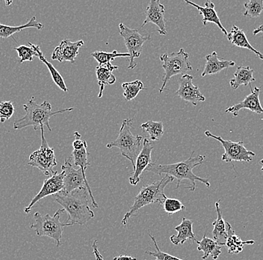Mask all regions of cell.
I'll return each instance as SVG.
<instances>
[{
  "label": "cell",
  "mask_w": 263,
  "mask_h": 260,
  "mask_svg": "<svg viewBox=\"0 0 263 260\" xmlns=\"http://www.w3.org/2000/svg\"><path fill=\"white\" fill-rule=\"evenodd\" d=\"M195 151H192V155L185 161H181V162L175 163V164H157V163L152 162L146 170L149 172H154L156 175L162 177V174L169 176L177 179V184L176 189L180 187L181 182L183 180L190 181L191 186L187 187L190 192H194L196 189V182H202L207 187H210V179H203L200 177H197L193 172L194 168L197 166L201 165L205 159L204 155H197L193 157Z\"/></svg>",
  "instance_id": "6da1fadb"
},
{
  "label": "cell",
  "mask_w": 263,
  "mask_h": 260,
  "mask_svg": "<svg viewBox=\"0 0 263 260\" xmlns=\"http://www.w3.org/2000/svg\"><path fill=\"white\" fill-rule=\"evenodd\" d=\"M54 197L68 215L65 223L67 226L85 224L95 218V213L89 207L90 197L86 187L77 189L69 194L62 192Z\"/></svg>",
  "instance_id": "7a4b0ae2"
},
{
  "label": "cell",
  "mask_w": 263,
  "mask_h": 260,
  "mask_svg": "<svg viewBox=\"0 0 263 260\" xmlns=\"http://www.w3.org/2000/svg\"><path fill=\"white\" fill-rule=\"evenodd\" d=\"M174 178L165 175L161 178L160 180L143 186L139 193L135 197L133 205L123 216L121 225H126L128 220L132 217L136 216L139 211L143 207L154 203L163 205L164 200L167 198L164 194V188L169 183L174 182Z\"/></svg>",
  "instance_id": "3957f363"
},
{
  "label": "cell",
  "mask_w": 263,
  "mask_h": 260,
  "mask_svg": "<svg viewBox=\"0 0 263 260\" xmlns=\"http://www.w3.org/2000/svg\"><path fill=\"white\" fill-rule=\"evenodd\" d=\"M24 108L26 112L24 117L14 122V128L15 130H21L26 127L32 126L34 131H37L39 127L41 128V126H47L49 131H52V128L49 126V119L52 116L59 113H64L73 110V108H70L52 111V105L49 102L45 101L39 105L34 101V98L29 100L26 105H24Z\"/></svg>",
  "instance_id": "277c9868"
},
{
  "label": "cell",
  "mask_w": 263,
  "mask_h": 260,
  "mask_svg": "<svg viewBox=\"0 0 263 260\" xmlns=\"http://www.w3.org/2000/svg\"><path fill=\"white\" fill-rule=\"evenodd\" d=\"M133 118H126L122 123L119 134L113 142L108 143L106 148L116 147L120 149L123 157L130 161L133 169L136 167V161L141 151L143 137L140 135L134 136L131 132Z\"/></svg>",
  "instance_id": "5b68a950"
},
{
  "label": "cell",
  "mask_w": 263,
  "mask_h": 260,
  "mask_svg": "<svg viewBox=\"0 0 263 260\" xmlns=\"http://www.w3.org/2000/svg\"><path fill=\"white\" fill-rule=\"evenodd\" d=\"M65 212L64 210H57L53 216L49 214L42 215L36 212L34 215V222L31 225V229L34 230L39 236H47L53 239L59 248L62 245L64 227H68L65 223L60 221L61 215Z\"/></svg>",
  "instance_id": "8992f818"
},
{
  "label": "cell",
  "mask_w": 263,
  "mask_h": 260,
  "mask_svg": "<svg viewBox=\"0 0 263 260\" xmlns=\"http://www.w3.org/2000/svg\"><path fill=\"white\" fill-rule=\"evenodd\" d=\"M189 59V54L183 48H181L177 53L164 54L161 56L160 60L163 62L162 67H163L164 73L163 83L159 90V93H163L167 82L172 77L186 75L187 72L192 70V64Z\"/></svg>",
  "instance_id": "52a82bcc"
},
{
  "label": "cell",
  "mask_w": 263,
  "mask_h": 260,
  "mask_svg": "<svg viewBox=\"0 0 263 260\" xmlns=\"http://www.w3.org/2000/svg\"><path fill=\"white\" fill-rule=\"evenodd\" d=\"M41 144L39 150L34 151L29 156L28 164L37 167L46 176L52 177L57 171L53 168L57 165V160L53 148L49 147L44 136V126H41Z\"/></svg>",
  "instance_id": "ba28073f"
},
{
  "label": "cell",
  "mask_w": 263,
  "mask_h": 260,
  "mask_svg": "<svg viewBox=\"0 0 263 260\" xmlns=\"http://www.w3.org/2000/svg\"><path fill=\"white\" fill-rule=\"evenodd\" d=\"M71 157L66 159L65 164L62 166L64 172V193H71L77 189L86 187L89 194L91 205L93 208H98V202L95 200L86 177L84 176L81 168L77 169L71 163Z\"/></svg>",
  "instance_id": "9c48e42d"
},
{
  "label": "cell",
  "mask_w": 263,
  "mask_h": 260,
  "mask_svg": "<svg viewBox=\"0 0 263 260\" xmlns=\"http://www.w3.org/2000/svg\"><path fill=\"white\" fill-rule=\"evenodd\" d=\"M205 135L207 137L213 138L221 143V146L224 149V153L222 155L221 160L224 162L231 163L233 161H238V162L249 163L252 161L256 156L254 151L246 149L242 141L233 142L231 141H226L221 136H215L209 131H205Z\"/></svg>",
  "instance_id": "30bf717a"
},
{
  "label": "cell",
  "mask_w": 263,
  "mask_h": 260,
  "mask_svg": "<svg viewBox=\"0 0 263 260\" xmlns=\"http://www.w3.org/2000/svg\"><path fill=\"white\" fill-rule=\"evenodd\" d=\"M120 34L124 40L125 45L129 54V69H133L137 64L135 59L139 58L143 50L144 43L151 39L149 36H141L138 29H133L121 23L119 24Z\"/></svg>",
  "instance_id": "8fae6325"
},
{
  "label": "cell",
  "mask_w": 263,
  "mask_h": 260,
  "mask_svg": "<svg viewBox=\"0 0 263 260\" xmlns=\"http://www.w3.org/2000/svg\"><path fill=\"white\" fill-rule=\"evenodd\" d=\"M64 190V172L58 174L55 172L52 177L46 179L43 184L40 192L32 199L30 204L26 207L24 210L25 213L28 214L31 212L34 205L42 199L50 195H55Z\"/></svg>",
  "instance_id": "7c38bea8"
},
{
  "label": "cell",
  "mask_w": 263,
  "mask_h": 260,
  "mask_svg": "<svg viewBox=\"0 0 263 260\" xmlns=\"http://www.w3.org/2000/svg\"><path fill=\"white\" fill-rule=\"evenodd\" d=\"M193 76L188 74L182 75L179 80V89L175 94L184 101L196 106L200 102L205 101V98L199 87L193 83Z\"/></svg>",
  "instance_id": "4fadbf2b"
},
{
  "label": "cell",
  "mask_w": 263,
  "mask_h": 260,
  "mask_svg": "<svg viewBox=\"0 0 263 260\" xmlns=\"http://www.w3.org/2000/svg\"><path fill=\"white\" fill-rule=\"evenodd\" d=\"M164 13H165V9L164 5H162L159 0H151L145 10L146 18L141 27H144L149 23H152L157 26L159 29L158 32L159 34L166 36L167 31H166Z\"/></svg>",
  "instance_id": "5bb4252c"
},
{
  "label": "cell",
  "mask_w": 263,
  "mask_h": 260,
  "mask_svg": "<svg viewBox=\"0 0 263 260\" xmlns=\"http://www.w3.org/2000/svg\"><path fill=\"white\" fill-rule=\"evenodd\" d=\"M154 150V146L151 145L147 138H144L142 144V149L140 151L139 156L136 161V167L133 176L129 178V184L133 186H136L140 182V177L148 166L152 163L151 154Z\"/></svg>",
  "instance_id": "9a60e30c"
},
{
  "label": "cell",
  "mask_w": 263,
  "mask_h": 260,
  "mask_svg": "<svg viewBox=\"0 0 263 260\" xmlns=\"http://www.w3.org/2000/svg\"><path fill=\"white\" fill-rule=\"evenodd\" d=\"M85 44L84 41L72 42L70 41H62L52 52L51 59L60 62H70L74 63L79 54V50Z\"/></svg>",
  "instance_id": "2e32d148"
},
{
  "label": "cell",
  "mask_w": 263,
  "mask_h": 260,
  "mask_svg": "<svg viewBox=\"0 0 263 260\" xmlns=\"http://www.w3.org/2000/svg\"><path fill=\"white\" fill-rule=\"evenodd\" d=\"M260 91L261 89L259 87H255L254 90L251 89V93L247 95L242 101L230 107L225 110V112L232 113L234 116H237L240 110L248 109L257 114H263V108L259 100Z\"/></svg>",
  "instance_id": "e0dca14e"
},
{
  "label": "cell",
  "mask_w": 263,
  "mask_h": 260,
  "mask_svg": "<svg viewBox=\"0 0 263 260\" xmlns=\"http://www.w3.org/2000/svg\"><path fill=\"white\" fill-rule=\"evenodd\" d=\"M220 202L218 200L215 202V210L217 212V218L213 222V239L218 245L223 246L226 242L227 238L232 233H235L231 225L228 222H226L222 217L221 209L220 207Z\"/></svg>",
  "instance_id": "ac0fdd59"
},
{
  "label": "cell",
  "mask_w": 263,
  "mask_h": 260,
  "mask_svg": "<svg viewBox=\"0 0 263 260\" xmlns=\"http://www.w3.org/2000/svg\"><path fill=\"white\" fill-rule=\"evenodd\" d=\"M185 2L187 4L191 5V6H194V7L196 8L198 10L200 14L203 16L202 21H203V25H207L208 23H213V24H216L219 27V29H221V32L224 34V36H228V31L222 25L220 18L218 17V14H217L216 11H215V5L214 4L213 2H205L204 7L195 4V3H192V2L188 1V0H185Z\"/></svg>",
  "instance_id": "d6986e66"
},
{
  "label": "cell",
  "mask_w": 263,
  "mask_h": 260,
  "mask_svg": "<svg viewBox=\"0 0 263 260\" xmlns=\"http://www.w3.org/2000/svg\"><path fill=\"white\" fill-rule=\"evenodd\" d=\"M205 65L201 77L206 75H216L222 71L228 70L229 67H234L236 62L228 59H220L215 51L205 56Z\"/></svg>",
  "instance_id": "ffe728a7"
},
{
  "label": "cell",
  "mask_w": 263,
  "mask_h": 260,
  "mask_svg": "<svg viewBox=\"0 0 263 260\" xmlns=\"http://www.w3.org/2000/svg\"><path fill=\"white\" fill-rule=\"evenodd\" d=\"M177 232V235H173L170 237L171 241L174 245H183L188 240L198 244L195 233L193 232V221L185 218H182L180 225L174 228Z\"/></svg>",
  "instance_id": "44dd1931"
},
{
  "label": "cell",
  "mask_w": 263,
  "mask_h": 260,
  "mask_svg": "<svg viewBox=\"0 0 263 260\" xmlns=\"http://www.w3.org/2000/svg\"><path fill=\"white\" fill-rule=\"evenodd\" d=\"M228 40L233 45L236 47H240V48L248 49V50L252 51L256 54L258 58L263 60V54L262 53L259 52L254 48L251 44L249 41L248 40L246 33L242 29H239L237 26H233L232 27L231 31L228 33Z\"/></svg>",
  "instance_id": "7402d4cb"
},
{
  "label": "cell",
  "mask_w": 263,
  "mask_h": 260,
  "mask_svg": "<svg viewBox=\"0 0 263 260\" xmlns=\"http://www.w3.org/2000/svg\"><path fill=\"white\" fill-rule=\"evenodd\" d=\"M254 71L249 66H238L233 78L230 80V87L233 90H236L240 85H250L256 80L254 77Z\"/></svg>",
  "instance_id": "603a6c76"
},
{
  "label": "cell",
  "mask_w": 263,
  "mask_h": 260,
  "mask_svg": "<svg viewBox=\"0 0 263 260\" xmlns=\"http://www.w3.org/2000/svg\"><path fill=\"white\" fill-rule=\"evenodd\" d=\"M197 251L203 253L202 259H206L209 256H211L214 260L218 259L221 254V246L212 238H208L206 235H203L201 241H199Z\"/></svg>",
  "instance_id": "cb8c5ba5"
},
{
  "label": "cell",
  "mask_w": 263,
  "mask_h": 260,
  "mask_svg": "<svg viewBox=\"0 0 263 260\" xmlns=\"http://www.w3.org/2000/svg\"><path fill=\"white\" fill-rule=\"evenodd\" d=\"M92 57L96 59L99 63V66L106 67L108 70L113 72V71L118 69V66L111 65V62H113L115 58L118 57H128L129 58V54L128 53H118V51L114 50L113 52L108 53L103 51H95L92 53Z\"/></svg>",
  "instance_id": "d4e9b609"
},
{
  "label": "cell",
  "mask_w": 263,
  "mask_h": 260,
  "mask_svg": "<svg viewBox=\"0 0 263 260\" xmlns=\"http://www.w3.org/2000/svg\"><path fill=\"white\" fill-rule=\"evenodd\" d=\"M29 28H35L39 30H41V29H44V26L37 21L35 16L31 18L24 25L11 26L0 24V38L8 39V38L11 37L13 34L16 33V32H21V31L24 30L25 29H29Z\"/></svg>",
  "instance_id": "484cf974"
},
{
  "label": "cell",
  "mask_w": 263,
  "mask_h": 260,
  "mask_svg": "<svg viewBox=\"0 0 263 260\" xmlns=\"http://www.w3.org/2000/svg\"><path fill=\"white\" fill-rule=\"evenodd\" d=\"M34 47L36 51H37V57H39V59H40L43 63L45 64L46 66L48 68L49 73H50L51 77H52L54 83H55V85H58L62 91L67 93V92L68 91V89L66 86L65 82L62 76L58 72L55 67L52 65V64L45 58L44 54H43L42 51L41 50L40 47H39V45L34 44Z\"/></svg>",
  "instance_id": "4316f807"
},
{
  "label": "cell",
  "mask_w": 263,
  "mask_h": 260,
  "mask_svg": "<svg viewBox=\"0 0 263 260\" xmlns=\"http://www.w3.org/2000/svg\"><path fill=\"white\" fill-rule=\"evenodd\" d=\"M97 77H98V85L100 86V93L98 98H102L105 86L106 85H113L116 82V77L113 75L112 72L102 66L96 67Z\"/></svg>",
  "instance_id": "83f0119b"
},
{
  "label": "cell",
  "mask_w": 263,
  "mask_h": 260,
  "mask_svg": "<svg viewBox=\"0 0 263 260\" xmlns=\"http://www.w3.org/2000/svg\"><path fill=\"white\" fill-rule=\"evenodd\" d=\"M254 243L255 241L253 240L242 241L239 236L233 233L227 238L224 246L226 247L230 254H238L244 250L246 245H254Z\"/></svg>",
  "instance_id": "f1b7e54d"
},
{
  "label": "cell",
  "mask_w": 263,
  "mask_h": 260,
  "mask_svg": "<svg viewBox=\"0 0 263 260\" xmlns=\"http://www.w3.org/2000/svg\"><path fill=\"white\" fill-rule=\"evenodd\" d=\"M143 131L149 134V139L153 141H160L164 133L162 122L148 121L141 126Z\"/></svg>",
  "instance_id": "f546056e"
},
{
  "label": "cell",
  "mask_w": 263,
  "mask_h": 260,
  "mask_svg": "<svg viewBox=\"0 0 263 260\" xmlns=\"http://www.w3.org/2000/svg\"><path fill=\"white\" fill-rule=\"evenodd\" d=\"M89 153L88 151V146H85L80 150H74L72 151L71 158L73 159L74 167L81 168L84 176H85V170L87 167L90 165V163L88 161Z\"/></svg>",
  "instance_id": "4dcf8cb0"
},
{
  "label": "cell",
  "mask_w": 263,
  "mask_h": 260,
  "mask_svg": "<svg viewBox=\"0 0 263 260\" xmlns=\"http://www.w3.org/2000/svg\"><path fill=\"white\" fill-rule=\"evenodd\" d=\"M122 88L123 96L127 101H130L136 98L140 92L145 89L143 82L139 80H136L129 83H123Z\"/></svg>",
  "instance_id": "1f68e13d"
},
{
  "label": "cell",
  "mask_w": 263,
  "mask_h": 260,
  "mask_svg": "<svg viewBox=\"0 0 263 260\" xmlns=\"http://www.w3.org/2000/svg\"><path fill=\"white\" fill-rule=\"evenodd\" d=\"M245 11L243 15L246 17L256 18L263 12V0H250L244 4Z\"/></svg>",
  "instance_id": "d6a6232c"
},
{
  "label": "cell",
  "mask_w": 263,
  "mask_h": 260,
  "mask_svg": "<svg viewBox=\"0 0 263 260\" xmlns=\"http://www.w3.org/2000/svg\"><path fill=\"white\" fill-rule=\"evenodd\" d=\"M28 44H29V47L21 45L14 48V50L17 52L18 57L21 59V60L19 61L20 63H23L24 62H32L34 57H37V53L34 49V44H32L31 42H29Z\"/></svg>",
  "instance_id": "836d02e7"
},
{
  "label": "cell",
  "mask_w": 263,
  "mask_h": 260,
  "mask_svg": "<svg viewBox=\"0 0 263 260\" xmlns=\"http://www.w3.org/2000/svg\"><path fill=\"white\" fill-rule=\"evenodd\" d=\"M164 212L168 215H172L177 213L180 211L185 210V206L182 202L177 199L167 198L163 203Z\"/></svg>",
  "instance_id": "e575fe53"
},
{
  "label": "cell",
  "mask_w": 263,
  "mask_h": 260,
  "mask_svg": "<svg viewBox=\"0 0 263 260\" xmlns=\"http://www.w3.org/2000/svg\"><path fill=\"white\" fill-rule=\"evenodd\" d=\"M149 236L151 237V239L154 241V246H155L156 251H149L145 252L149 256H154L156 260H184L180 259V258L176 257V256H172V255L168 254V253H164V252L161 251L158 246L157 241H156L155 237L151 234V232L149 231Z\"/></svg>",
  "instance_id": "d590c367"
},
{
  "label": "cell",
  "mask_w": 263,
  "mask_h": 260,
  "mask_svg": "<svg viewBox=\"0 0 263 260\" xmlns=\"http://www.w3.org/2000/svg\"><path fill=\"white\" fill-rule=\"evenodd\" d=\"M14 113V107L11 101L0 102V123L5 122L12 117Z\"/></svg>",
  "instance_id": "8d00e7d4"
},
{
  "label": "cell",
  "mask_w": 263,
  "mask_h": 260,
  "mask_svg": "<svg viewBox=\"0 0 263 260\" xmlns=\"http://www.w3.org/2000/svg\"><path fill=\"white\" fill-rule=\"evenodd\" d=\"M81 137V135L80 134L78 131L74 132V138H75L73 143L74 150H80V149H83L85 146H88L86 141L82 140Z\"/></svg>",
  "instance_id": "74e56055"
},
{
  "label": "cell",
  "mask_w": 263,
  "mask_h": 260,
  "mask_svg": "<svg viewBox=\"0 0 263 260\" xmlns=\"http://www.w3.org/2000/svg\"><path fill=\"white\" fill-rule=\"evenodd\" d=\"M98 244V240H95V241L93 242V245H92L93 254H95V258H96L97 260H104L102 255L100 254V251H99Z\"/></svg>",
  "instance_id": "f35d334b"
},
{
  "label": "cell",
  "mask_w": 263,
  "mask_h": 260,
  "mask_svg": "<svg viewBox=\"0 0 263 260\" xmlns=\"http://www.w3.org/2000/svg\"><path fill=\"white\" fill-rule=\"evenodd\" d=\"M114 260H137V258L132 257L127 255H121V256H115Z\"/></svg>",
  "instance_id": "ab89813d"
},
{
  "label": "cell",
  "mask_w": 263,
  "mask_h": 260,
  "mask_svg": "<svg viewBox=\"0 0 263 260\" xmlns=\"http://www.w3.org/2000/svg\"><path fill=\"white\" fill-rule=\"evenodd\" d=\"M259 33L263 34V24L259 26V27L256 28V29H255L254 32H253V34H254V36H256V34Z\"/></svg>",
  "instance_id": "60d3db41"
},
{
  "label": "cell",
  "mask_w": 263,
  "mask_h": 260,
  "mask_svg": "<svg viewBox=\"0 0 263 260\" xmlns=\"http://www.w3.org/2000/svg\"><path fill=\"white\" fill-rule=\"evenodd\" d=\"M259 164L262 165V168H261V170L263 171V159L261 160L260 161H259Z\"/></svg>",
  "instance_id": "b9f144b4"
},
{
  "label": "cell",
  "mask_w": 263,
  "mask_h": 260,
  "mask_svg": "<svg viewBox=\"0 0 263 260\" xmlns=\"http://www.w3.org/2000/svg\"><path fill=\"white\" fill-rule=\"evenodd\" d=\"M12 3V2H10V3H6V5H8V6H9L10 4H11Z\"/></svg>",
  "instance_id": "7bdbcfd3"
}]
</instances>
